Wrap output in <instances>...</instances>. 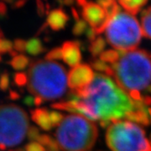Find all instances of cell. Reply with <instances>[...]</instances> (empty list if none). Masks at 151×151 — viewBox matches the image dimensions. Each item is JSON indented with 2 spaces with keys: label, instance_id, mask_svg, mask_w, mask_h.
Instances as JSON below:
<instances>
[{
  "label": "cell",
  "instance_id": "6da1fadb",
  "mask_svg": "<svg viewBox=\"0 0 151 151\" xmlns=\"http://www.w3.org/2000/svg\"><path fill=\"white\" fill-rule=\"evenodd\" d=\"M73 112L91 121L112 124L134 110V101L108 76L97 73L89 86L76 92Z\"/></svg>",
  "mask_w": 151,
  "mask_h": 151
},
{
  "label": "cell",
  "instance_id": "7a4b0ae2",
  "mask_svg": "<svg viewBox=\"0 0 151 151\" xmlns=\"http://www.w3.org/2000/svg\"><path fill=\"white\" fill-rule=\"evenodd\" d=\"M27 75L28 91L44 102L57 100L66 92V70L60 63L45 60L31 61Z\"/></svg>",
  "mask_w": 151,
  "mask_h": 151
},
{
  "label": "cell",
  "instance_id": "3957f363",
  "mask_svg": "<svg viewBox=\"0 0 151 151\" xmlns=\"http://www.w3.org/2000/svg\"><path fill=\"white\" fill-rule=\"evenodd\" d=\"M112 76L127 94L147 89L151 82V53L145 50L121 52L119 60L111 65Z\"/></svg>",
  "mask_w": 151,
  "mask_h": 151
},
{
  "label": "cell",
  "instance_id": "277c9868",
  "mask_svg": "<svg viewBox=\"0 0 151 151\" xmlns=\"http://www.w3.org/2000/svg\"><path fill=\"white\" fill-rule=\"evenodd\" d=\"M98 135L97 126L91 120L79 114L64 117L57 127L55 137L63 151H89Z\"/></svg>",
  "mask_w": 151,
  "mask_h": 151
},
{
  "label": "cell",
  "instance_id": "5b68a950",
  "mask_svg": "<svg viewBox=\"0 0 151 151\" xmlns=\"http://www.w3.org/2000/svg\"><path fill=\"white\" fill-rule=\"evenodd\" d=\"M104 32L108 44L120 52L136 50L143 35L137 19L120 9L110 19Z\"/></svg>",
  "mask_w": 151,
  "mask_h": 151
},
{
  "label": "cell",
  "instance_id": "8992f818",
  "mask_svg": "<svg viewBox=\"0 0 151 151\" xmlns=\"http://www.w3.org/2000/svg\"><path fill=\"white\" fill-rule=\"evenodd\" d=\"M106 142L113 151H151V141L139 125L129 121H116L108 127Z\"/></svg>",
  "mask_w": 151,
  "mask_h": 151
},
{
  "label": "cell",
  "instance_id": "52a82bcc",
  "mask_svg": "<svg viewBox=\"0 0 151 151\" xmlns=\"http://www.w3.org/2000/svg\"><path fill=\"white\" fill-rule=\"evenodd\" d=\"M29 128L26 112L15 104L0 105V149L19 145Z\"/></svg>",
  "mask_w": 151,
  "mask_h": 151
},
{
  "label": "cell",
  "instance_id": "ba28073f",
  "mask_svg": "<svg viewBox=\"0 0 151 151\" xmlns=\"http://www.w3.org/2000/svg\"><path fill=\"white\" fill-rule=\"evenodd\" d=\"M82 8L84 21L88 23L94 32L100 35L104 32L108 22L115 13L108 12L98 3L87 2L86 0H77Z\"/></svg>",
  "mask_w": 151,
  "mask_h": 151
},
{
  "label": "cell",
  "instance_id": "9c48e42d",
  "mask_svg": "<svg viewBox=\"0 0 151 151\" xmlns=\"http://www.w3.org/2000/svg\"><path fill=\"white\" fill-rule=\"evenodd\" d=\"M94 72L88 64H79L72 67L67 75V85L71 92L80 91L91 84Z\"/></svg>",
  "mask_w": 151,
  "mask_h": 151
},
{
  "label": "cell",
  "instance_id": "30bf717a",
  "mask_svg": "<svg viewBox=\"0 0 151 151\" xmlns=\"http://www.w3.org/2000/svg\"><path fill=\"white\" fill-rule=\"evenodd\" d=\"M62 60L70 67L79 65L81 60V44L78 41H65L62 45Z\"/></svg>",
  "mask_w": 151,
  "mask_h": 151
},
{
  "label": "cell",
  "instance_id": "8fae6325",
  "mask_svg": "<svg viewBox=\"0 0 151 151\" xmlns=\"http://www.w3.org/2000/svg\"><path fill=\"white\" fill-rule=\"evenodd\" d=\"M31 119L41 129L50 131L53 129L50 118V110L46 108H36L30 111Z\"/></svg>",
  "mask_w": 151,
  "mask_h": 151
},
{
  "label": "cell",
  "instance_id": "7c38bea8",
  "mask_svg": "<svg viewBox=\"0 0 151 151\" xmlns=\"http://www.w3.org/2000/svg\"><path fill=\"white\" fill-rule=\"evenodd\" d=\"M68 19L69 18L64 11L60 9H56L48 14L46 24H48L52 30L58 31L65 28Z\"/></svg>",
  "mask_w": 151,
  "mask_h": 151
},
{
  "label": "cell",
  "instance_id": "4fadbf2b",
  "mask_svg": "<svg viewBox=\"0 0 151 151\" xmlns=\"http://www.w3.org/2000/svg\"><path fill=\"white\" fill-rule=\"evenodd\" d=\"M125 119L131 121L132 123L135 122L142 124L144 126H148L150 124V118L149 116L148 109H134L128 113Z\"/></svg>",
  "mask_w": 151,
  "mask_h": 151
},
{
  "label": "cell",
  "instance_id": "5bb4252c",
  "mask_svg": "<svg viewBox=\"0 0 151 151\" xmlns=\"http://www.w3.org/2000/svg\"><path fill=\"white\" fill-rule=\"evenodd\" d=\"M147 1L148 0H118L119 4L125 11L133 15L140 11L141 9L145 5Z\"/></svg>",
  "mask_w": 151,
  "mask_h": 151
},
{
  "label": "cell",
  "instance_id": "9a60e30c",
  "mask_svg": "<svg viewBox=\"0 0 151 151\" xmlns=\"http://www.w3.org/2000/svg\"><path fill=\"white\" fill-rule=\"evenodd\" d=\"M25 51L28 54L36 56L42 54L45 51V48L44 46L42 41L38 38H31L26 41Z\"/></svg>",
  "mask_w": 151,
  "mask_h": 151
},
{
  "label": "cell",
  "instance_id": "2e32d148",
  "mask_svg": "<svg viewBox=\"0 0 151 151\" xmlns=\"http://www.w3.org/2000/svg\"><path fill=\"white\" fill-rule=\"evenodd\" d=\"M13 69L17 70H24L31 63V60L24 54H18L15 56L12 57L11 60L9 62Z\"/></svg>",
  "mask_w": 151,
  "mask_h": 151
},
{
  "label": "cell",
  "instance_id": "e0dca14e",
  "mask_svg": "<svg viewBox=\"0 0 151 151\" xmlns=\"http://www.w3.org/2000/svg\"><path fill=\"white\" fill-rule=\"evenodd\" d=\"M37 142L43 145L46 151H60L57 141L54 139L50 135L46 134H40Z\"/></svg>",
  "mask_w": 151,
  "mask_h": 151
},
{
  "label": "cell",
  "instance_id": "ac0fdd59",
  "mask_svg": "<svg viewBox=\"0 0 151 151\" xmlns=\"http://www.w3.org/2000/svg\"><path fill=\"white\" fill-rule=\"evenodd\" d=\"M141 28L145 36L151 40V7L143 12L141 17Z\"/></svg>",
  "mask_w": 151,
  "mask_h": 151
},
{
  "label": "cell",
  "instance_id": "d6986e66",
  "mask_svg": "<svg viewBox=\"0 0 151 151\" xmlns=\"http://www.w3.org/2000/svg\"><path fill=\"white\" fill-rule=\"evenodd\" d=\"M121 52L116 50H108L106 51H103L102 54L100 55V60H103V62L107 64H114L116 63L120 58Z\"/></svg>",
  "mask_w": 151,
  "mask_h": 151
},
{
  "label": "cell",
  "instance_id": "ffe728a7",
  "mask_svg": "<svg viewBox=\"0 0 151 151\" xmlns=\"http://www.w3.org/2000/svg\"><path fill=\"white\" fill-rule=\"evenodd\" d=\"M105 49V40L103 38L99 37L92 40L90 45L89 50L93 57H97L102 54Z\"/></svg>",
  "mask_w": 151,
  "mask_h": 151
},
{
  "label": "cell",
  "instance_id": "44dd1931",
  "mask_svg": "<svg viewBox=\"0 0 151 151\" xmlns=\"http://www.w3.org/2000/svg\"><path fill=\"white\" fill-rule=\"evenodd\" d=\"M90 64H91V67L97 70V71L102 72V73H105L108 76H112L113 70H112L111 65H108L107 63L103 62V60H101L100 59L92 60Z\"/></svg>",
  "mask_w": 151,
  "mask_h": 151
},
{
  "label": "cell",
  "instance_id": "7402d4cb",
  "mask_svg": "<svg viewBox=\"0 0 151 151\" xmlns=\"http://www.w3.org/2000/svg\"><path fill=\"white\" fill-rule=\"evenodd\" d=\"M12 50H14V43L6 39L3 33L0 32V55L10 53Z\"/></svg>",
  "mask_w": 151,
  "mask_h": 151
},
{
  "label": "cell",
  "instance_id": "603a6c76",
  "mask_svg": "<svg viewBox=\"0 0 151 151\" xmlns=\"http://www.w3.org/2000/svg\"><path fill=\"white\" fill-rule=\"evenodd\" d=\"M14 85L22 88L28 84V75L25 72H16L13 76Z\"/></svg>",
  "mask_w": 151,
  "mask_h": 151
},
{
  "label": "cell",
  "instance_id": "cb8c5ba5",
  "mask_svg": "<svg viewBox=\"0 0 151 151\" xmlns=\"http://www.w3.org/2000/svg\"><path fill=\"white\" fill-rule=\"evenodd\" d=\"M45 60H50V61L62 60V50H61V48L60 47H55V48L50 50L48 53L45 55Z\"/></svg>",
  "mask_w": 151,
  "mask_h": 151
},
{
  "label": "cell",
  "instance_id": "d4e9b609",
  "mask_svg": "<svg viewBox=\"0 0 151 151\" xmlns=\"http://www.w3.org/2000/svg\"><path fill=\"white\" fill-rule=\"evenodd\" d=\"M9 86H10V76L7 70H4L0 75V90L2 92H5L9 88Z\"/></svg>",
  "mask_w": 151,
  "mask_h": 151
},
{
  "label": "cell",
  "instance_id": "484cf974",
  "mask_svg": "<svg viewBox=\"0 0 151 151\" xmlns=\"http://www.w3.org/2000/svg\"><path fill=\"white\" fill-rule=\"evenodd\" d=\"M50 118L53 128H56L60 125L64 119V115L57 111H50Z\"/></svg>",
  "mask_w": 151,
  "mask_h": 151
},
{
  "label": "cell",
  "instance_id": "4316f807",
  "mask_svg": "<svg viewBox=\"0 0 151 151\" xmlns=\"http://www.w3.org/2000/svg\"><path fill=\"white\" fill-rule=\"evenodd\" d=\"M40 134H41L40 133V130L36 126H34V125L29 126V128L28 129L27 136L30 142H37L38 139H39Z\"/></svg>",
  "mask_w": 151,
  "mask_h": 151
},
{
  "label": "cell",
  "instance_id": "83f0119b",
  "mask_svg": "<svg viewBox=\"0 0 151 151\" xmlns=\"http://www.w3.org/2000/svg\"><path fill=\"white\" fill-rule=\"evenodd\" d=\"M86 22L84 20H77L73 27V29H72L73 34L75 35H81V34H83L84 31L86 30Z\"/></svg>",
  "mask_w": 151,
  "mask_h": 151
},
{
  "label": "cell",
  "instance_id": "f1b7e54d",
  "mask_svg": "<svg viewBox=\"0 0 151 151\" xmlns=\"http://www.w3.org/2000/svg\"><path fill=\"white\" fill-rule=\"evenodd\" d=\"M24 151H46V150L38 142H29L24 146Z\"/></svg>",
  "mask_w": 151,
  "mask_h": 151
},
{
  "label": "cell",
  "instance_id": "f546056e",
  "mask_svg": "<svg viewBox=\"0 0 151 151\" xmlns=\"http://www.w3.org/2000/svg\"><path fill=\"white\" fill-rule=\"evenodd\" d=\"M26 41L23 39H16L14 42V50L16 52H24L25 51Z\"/></svg>",
  "mask_w": 151,
  "mask_h": 151
},
{
  "label": "cell",
  "instance_id": "4dcf8cb0",
  "mask_svg": "<svg viewBox=\"0 0 151 151\" xmlns=\"http://www.w3.org/2000/svg\"><path fill=\"white\" fill-rule=\"evenodd\" d=\"M24 103L29 108H31L33 106H35V97L30 96V95L25 97L24 99Z\"/></svg>",
  "mask_w": 151,
  "mask_h": 151
},
{
  "label": "cell",
  "instance_id": "1f68e13d",
  "mask_svg": "<svg viewBox=\"0 0 151 151\" xmlns=\"http://www.w3.org/2000/svg\"><path fill=\"white\" fill-rule=\"evenodd\" d=\"M19 97H20V95H19L16 91H14V90H10V92H9V98H10L11 100L15 101V100H18Z\"/></svg>",
  "mask_w": 151,
  "mask_h": 151
},
{
  "label": "cell",
  "instance_id": "d6a6232c",
  "mask_svg": "<svg viewBox=\"0 0 151 151\" xmlns=\"http://www.w3.org/2000/svg\"><path fill=\"white\" fill-rule=\"evenodd\" d=\"M7 13V7H6L5 4L3 2H0V15L4 16Z\"/></svg>",
  "mask_w": 151,
  "mask_h": 151
},
{
  "label": "cell",
  "instance_id": "836d02e7",
  "mask_svg": "<svg viewBox=\"0 0 151 151\" xmlns=\"http://www.w3.org/2000/svg\"><path fill=\"white\" fill-rule=\"evenodd\" d=\"M142 99H143L144 103H145L147 107L151 105V97H150V96H144V97H142Z\"/></svg>",
  "mask_w": 151,
  "mask_h": 151
},
{
  "label": "cell",
  "instance_id": "e575fe53",
  "mask_svg": "<svg viewBox=\"0 0 151 151\" xmlns=\"http://www.w3.org/2000/svg\"><path fill=\"white\" fill-rule=\"evenodd\" d=\"M24 4V0H17L16 4H15V7L17 8H19V7H22Z\"/></svg>",
  "mask_w": 151,
  "mask_h": 151
},
{
  "label": "cell",
  "instance_id": "d590c367",
  "mask_svg": "<svg viewBox=\"0 0 151 151\" xmlns=\"http://www.w3.org/2000/svg\"><path fill=\"white\" fill-rule=\"evenodd\" d=\"M9 151H24V150H21V149H15L14 150H9Z\"/></svg>",
  "mask_w": 151,
  "mask_h": 151
},
{
  "label": "cell",
  "instance_id": "8d00e7d4",
  "mask_svg": "<svg viewBox=\"0 0 151 151\" xmlns=\"http://www.w3.org/2000/svg\"><path fill=\"white\" fill-rule=\"evenodd\" d=\"M1 60H2V58H1V56H0V61H1Z\"/></svg>",
  "mask_w": 151,
  "mask_h": 151
},
{
  "label": "cell",
  "instance_id": "74e56055",
  "mask_svg": "<svg viewBox=\"0 0 151 151\" xmlns=\"http://www.w3.org/2000/svg\"><path fill=\"white\" fill-rule=\"evenodd\" d=\"M150 138H151V134H150Z\"/></svg>",
  "mask_w": 151,
  "mask_h": 151
}]
</instances>
